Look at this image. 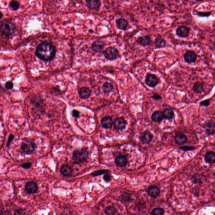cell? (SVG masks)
<instances>
[{
	"instance_id": "6da1fadb",
	"label": "cell",
	"mask_w": 215,
	"mask_h": 215,
	"mask_svg": "<svg viewBox=\"0 0 215 215\" xmlns=\"http://www.w3.org/2000/svg\"><path fill=\"white\" fill-rule=\"evenodd\" d=\"M56 52L55 47L52 43L44 42L37 46L35 55L40 60L44 62H49L54 58Z\"/></svg>"
},
{
	"instance_id": "7a4b0ae2",
	"label": "cell",
	"mask_w": 215,
	"mask_h": 215,
	"mask_svg": "<svg viewBox=\"0 0 215 215\" xmlns=\"http://www.w3.org/2000/svg\"><path fill=\"white\" fill-rule=\"evenodd\" d=\"M88 151L85 148L75 150L72 156L73 164H78L85 162L88 159Z\"/></svg>"
},
{
	"instance_id": "3957f363",
	"label": "cell",
	"mask_w": 215,
	"mask_h": 215,
	"mask_svg": "<svg viewBox=\"0 0 215 215\" xmlns=\"http://www.w3.org/2000/svg\"><path fill=\"white\" fill-rule=\"evenodd\" d=\"M1 34L6 37H9L16 30V26L12 22L6 20L2 22L1 24Z\"/></svg>"
},
{
	"instance_id": "277c9868",
	"label": "cell",
	"mask_w": 215,
	"mask_h": 215,
	"mask_svg": "<svg viewBox=\"0 0 215 215\" xmlns=\"http://www.w3.org/2000/svg\"><path fill=\"white\" fill-rule=\"evenodd\" d=\"M37 145L32 141L25 140L23 142L21 145V150L25 155H30L33 154L36 150Z\"/></svg>"
},
{
	"instance_id": "5b68a950",
	"label": "cell",
	"mask_w": 215,
	"mask_h": 215,
	"mask_svg": "<svg viewBox=\"0 0 215 215\" xmlns=\"http://www.w3.org/2000/svg\"><path fill=\"white\" fill-rule=\"evenodd\" d=\"M103 52L105 57L109 60H114L119 56L118 50L114 47H109Z\"/></svg>"
},
{
	"instance_id": "8992f818",
	"label": "cell",
	"mask_w": 215,
	"mask_h": 215,
	"mask_svg": "<svg viewBox=\"0 0 215 215\" xmlns=\"http://www.w3.org/2000/svg\"><path fill=\"white\" fill-rule=\"evenodd\" d=\"M106 43L102 40L97 39L95 40L91 45V48L93 51L96 53H101L103 52Z\"/></svg>"
},
{
	"instance_id": "52a82bcc",
	"label": "cell",
	"mask_w": 215,
	"mask_h": 215,
	"mask_svg": "<svg viewBox=\"0 0 215 215\" xmlns=\"http://www.w3.org/2000/svg\"><path fill=\"white\" fill-rule=\"evenodd\" d=\"M38 189L37 184L34 181H29L25 186V190L28 194L35 193L37 192Z\"/></svg>"
},
{
	"instance_id": "ba28073f",
	"label": "cell",
	"mask_w": 215,
	"mask_h": 215,
	"mask_svg": "<svg viewBox=\"0 0 215 215\" xmlns=\"http://www.w3.org/2000/svg\"><path fill=\"white\" fill-rule=\"evenodd\" d=\"M87 6L90 10L99 11L101 6L100 0H85Z\"/></svg>"
},
{
	"instance_id": "9c48e42d",
	"label": "cell",
	"mask_w": 215,
	"mask_h": 215,
	"mask_svg": "<svg viewBox=\"0 0 215 215\" xmlns=\"http://www.w3.org/2000/svg\"><path fill=\"white\" fill-rule=\"evenodd\" d=\"M159 80L156 75L153 74H148L145 78L146 84L150 87H155L158 84Z\"/></svg>"
},
{
	"instance_id": "30bf717a",
	"label": "cell",
	"mask_w": 215,
	"mask_h": 215,
	"mask_svg": "<svg viewBox=\"0 0 215 215\" xmlns=\"http://www.w3.org/2000/svg\"><path fill=\"white\" fill-rule=\"evenodd\" d=\"M184 57L186 62L190 63L196 61L197 58V56L193 51H188L185 53Z\"/></svg>"
},
{
	"instance_id": "8fae6325",
	"label": "cell",
	"mask_w": 215,
	"mask_h": 215,
	"mask_svg": "<svg viewBox=\"0 0 215 215\" xmlns=\"http://www.w3.org/2000/svg\"><path fill=\"white\" fill-rule=\"evenodd\" d=\"M126 121L123 118H118L115 120L113 125L114 128L117 130H122L126 127Z\"/></svg>"
},
{
	"instance_id": "7c38bea8",
	"label": "cell",
	"mask_w": 215,
	"mask_h": 215,
	"mask_svg": "<svg viewBox=\"0 0 215 215\" xmlns=\"http://www.w3.org/2000/svg\"><path fill=\"white\" fill-rule=\"evenodd\" d=\"M78 93L81 98L87 99L91 96V91L88 87H83L79 90Z\"/></svg>"
},
{
	"instance_id": "4fadbf2b",
	"label": "cell",
	"mask_w": 215,
	"mask_h": 215,
	"mask_svg": "<svg viewBox=\"0 0 215 215\" xmlns=\"http://www.w3.org/2000/svg\"><path fill=\"white\" fill-rule=\"evenodd\" d=\"M73 172V169L72 167L68 165H64L61 168V173L66 177H70L72 176Z\"/></svg>"
},
{
	"instance_id": "5bb4252c",
	"label": "cell",
	"mask_w": 215,
	"mask_h": 215,
	"mask_svg": "<svg viewBox=\"0 0 215 215\" xmlns=\"http://www.w3.org/2000/svg\"><path fill=\"white\" fill-rule=\"evenodd\" d=\"M116 27L118 29L121 30L125 31L128 27V22L127 20L123 18H119L116 21Z\"/></svg>"
},
{
	"instance_id": "9a60e30c",
	"label": "cell",
	"mask_w": 215,
	"mask_h": 215,
	"mask_svg": "<svg viewBox=\"0 0 215 215\" xmlns=\"http://www.w3.org/2000/svg\"><path fill=\"white\" fill-rule=\"evenodd\" d=\"M205 133L209 135H215V122L211 121L204 126Z\"/></svg>"
},
{
	"instance_id": "2e32d148",
	"label": "cell",
	"mask_w": 215,
	"mask_h": 215,
	"mask_svg": "<svg viewBox=\"0 0 215 215\" xmlns=\"http://www.w3.org/2000/svg\"><path fill=\"white\" fill-rule=\"evenodd\" d=\"M153 138V135L149 131H146L144 132L141 135L140 139L141 141L144 144L150 143Z\"/></svg>"
},
{
	"instance_id": "e0dca14e",
	"label": "cell",
	"mask_w": 215,
	"mask_h": 215,
	"mask_svg": "<svg viewBox=\"0 0 215 215\" xmlns=\"http://www.w3.org/2000/svg\"><path fill=\"white\" fill-rule=\"evenodd\" d=\"M190 29L185 26H180L177 29L176 33L178 36L181 37H186L188 36Z\"/></svg>"
},
{
	"instance_id": "ac0fdd59",
	"label": "cell",
	"mask_w": 215,
	"mask_h": 215,
	"mask_svg": "<svg viewBox=\"0 0 215 215\" xmlns=\"http://www.w3.org/2000/svg\"><path fill=\"white\" fill-rule=\"evenodd\" d=\"M101 123L104 128L109 129L112 126L113 121L111 117L110 116H106L101 119Z\"/></svg>"
},
{
	"instance_id": "d6986e66",
	"label": "cell",
	"mask_w": 215,
	"mask_h": 215,
	"mask_svg": "<svg viewBox=\"0 0 215 215\" xmlns=\"http://www.w3.org/2000/svg\"><path fill=\"white\" fill-rule=\"evenodd\" d=\"M151 41L150 37L147 36L140 37L136 40L137 43L143 46L150 45Z\"/></svg>"
},
{
	"instance_id": "ffe728a7",
	"label": "cell",
	"mask_w": 215,
	"mask_h": 215,
	"mask_svg": "<svg viewBox=\"0 0 215 215\" xmlns=\"http://www.w3.org/2000/svg\"><path fill=\"white\" fill-rule=\"evenodd\" d=\"M115 163L117 166L124 167L126 166L127 164V159L124 156H118L116 158Z\"/></svg>"
},
{
	"instance_id": "44dd1931",
	"label": "cell",
	"mask_w": 215,
	"mask_h": 215,
	"mask_svg": "<svg viewBox=\"0 0 215 215\" xmlns=\"http://www.w3.org/2000/svg\"><path fill=\"white\" fill-rule=\"evenodd\" d=\"M166 46V41L161 36H159L156 38L155 41V49H161Z\"/></svg>"
},
{
	"instance_id": "7402d4cb",
	"label": "cell",
	"mask_w": 215,
	"mask_h": 215,
	"mask_svg": "<svg viewBox=\"0 0 215 215\" xmlns=\"http://www.w3.org/2000/svg\"><path fill=\"white\" fill-rule=\"evenodd\" d=\"M192 90L197 93H201L204 90V82H197L193 85Z\"/></svg>"
},
{
	"instance_id": "603a6c76",
	"label": "cell",
	"mask_w": 215,
	"mask_h": 215,
	"mask_svg": "<svg viewBox=\"0 0 215 215\" xmlns=\"http://www.w3.org/2000/svg\"><path fill=\"white\" fill-rule=\"evenodd\" d=\"M205 161L206 163L212 164L215 163V153L213 151H209L205 154Z\"/></svg>"
},
{
	"instance_id": "cb8c5ba5",
	"label": "cell",
	"mask_w": 215,
	"mask_h": 215,
	"mask_svg": "<svg viewBox=\"0 0 215 215\" xmlns=\"http://www.w3.org/2000/svg\"><path fill=\"white\" fill-rule=\"evenodd\" d=\"M147 193L151 197L155 198L159 195L160 190L156 186H151L148 188Z\"/></svg>"
},
{
	"instance_id": "d4e9b609",
	"label": "cell",
	"mask_w": 215,
	"mask_h": 215,
	"mask_svg": "<svg viewBox=\"0 0 215 215\" xmlns=\"http://www.w3.org/2000/svg\"><path fill=\"white\" fill-rule=\"evenodd\" d=\"M175 140L177 144L183 145L186 143L188 140V138L185 135L182 133H180L176 135Z\"/></svg>"
},
{
	"instance_id": "484cf974",
	"label": "cell",
	"mask_w": 215,
	"mask_h": 215,
	"mask_svg": "<svg viewBox=\"0 0 215 215\" xmlns=\"http://www.w3.org/2000/svg\"><path fill=\"white\" fill-rule=\"evenodd\" d=\"M151 118L154 122H160L162 121L164 116L163 112L160 111H156L153 113Z\"/></svg>"
},
{
	"instance_id": "4316f807",
	"label": "cell",
	"mask_w": 215,
	"mask_h": 215,
	"mask_svg": "<svg viewBox=\"0 0 215 215\" xmlns=\"http://www.w3.org/2000/svg\"><path fill=\"white\" fill-rule=\"evenodd\" d=\"M163 115H164V118L165 119H171L173 118L174 116V112L173 110L171 109H165L163 112Z\"/></svg>"
},
{
	"instance_id": "83f0119b",
	"label": "cell",
	"mask_w": 215,
	"mask_h": 215,
	"mask_svg": "<svg viewBox=\"0 0 215 215\" xmlns=\"http://www.w3.org/2000/svg\"><path fill=\"white\" fill-rule=\"evenodd\" d=\"M202 176L200 174L196 173L191 178V181L194 184H201L202 183Z\"/></svg>"
},
{
	"instance_id": "f1b7e54d",
	"label": "cell",
	"mask_w": 215,
	"mask_h": 215,
	"mask_svg": "<svg viewBox=\"0 0 215 215\" xmlns=\"http://www.w3.org/2000/svg\"><path fill=\"white\" fill-rule=\"evenodd\" d=\"M102 89L105 93H109L113 90V87L109 83L106 82L103 85Z\"/></svg>"
},
{
	"instance_id": "f546056e",
	"label": "cell",
	"mask_w": 215,
	"mask_h": 215,
	"mask_svg": "<svg viewBox=\"0 0 215 215\" xmlns=\"http://www.w3.org/2000/svg\"><path fill=\"white\" fill-rule=\"evenodd\" d=\"M105 213L107 215H115L117 213V210L113 206H108L105 209Z\"/></svg>"
},
{
	"instance_id": "4dcf8cb0",
	"label": "cell",
	"mask_w": 215,
	"mask_h": 215,
	"mask_svg": "<svg viewBox=\"0 0 215 215\" xmlns=\"http://www.w3.org/2000/svg\"><path fill=\"white\" fill-rule=\"evenodd\" d=\"M165 211L164 209L161 208H155L150 213L151 215H162L164 214Z\"/></svg>"
},
{
	"instance_id": "1f68e13d",
	"label": "cell",
	"mask_w": 215,
	"mask_h": 215,
	"mask_svg": "<svg viewBox=\"0 0 215 215\" xmlns=\"http://www.w3.org/2000/svg\"><path fill=\"white\" fill-rule=\"evenodd\" d=\"M10 6L13 10L16 11L20 8V4L17 1L12 0L10 2Z\"/></svg>"
},
{
	"instance_id": "d6a6232c",
	"label": "cell",
	"mask_w": 215,
	"mask_h": 215,
	"mask_svg": "<svg viewBox=\"0 0 215 215\" xmlns=\"http://www.w3.org/2000/svg\"><path fill=\"white\" fill-rule=\"evenodd\" d=\"M109 172V170H101L96 171L91 173V175L94 176H99L102 174H105Z\"/></svg>"
},
{
	"instance_id": "836d02e7",
	"label": "cell",
	"mask_w": 215,
	"mask_h": 215,
	"mask_svg": "<svg viewBox=\"0 0 215 215\" xmlns=\"http://www.w3.org/2000/svg\"><path fill=\"white\" fill-rule=\"evenodd\" d=\"M26 214L25 210L22 208L16 209L14 211V215H26Z\"/></svg>"
},
{
	"instance_id": "e575fe53",
	"label": "cell",
	"mask_w": 215,
	"mask_h": 215,
	"mask_svg": "<svg viewBox=\"0 0 215 215\" xmlns=\"http://www.w3.org/2000/svg\"><path fill=\"white\" fill-rule=\"evenodd\" d=\"M179 148L185 151H191V150H195V148L192 146H182V147H179Z\"/></svg>"
},
{
	"instance_id": "d590c367",
	"label": "cell",
	"mask_w": 215,
	"mask_h": 215,
	"mask_svg": "<svg viewBox=\"0 0 215 215\" xmlns=\"http://www.w3.org/2000/svg\"><path fill=\"white\" fill-rule=\"evenodd\" d=\"M210 104V99H206L204 101H201L199 103L200 106H202L207 107Z\"/></svg>"
},
{
	"instance_id": "8d00e7d4",
	"label": "cell",
	"mask_w": 215,
	"mask_h": 215,
	"mask_svg": "<svg viewBox=\"0 0 215 215\" xmlns=\"http://www.w3.org/2000/svg\"><path fill=\"white\" fill-rule=\"evenodd\" d=\"M32 164L31 162H28L23 164L20 166L23 168H24V169H28L30 168L32 166Z\"/></svg>"
},
{
	"instance_id": "74e56055",
	"label": "cell",
	"mask_w": 215,
	"mask_h": 215,
	"mask_svg": "<svg viewBox=\"0 0 215 215\" xmlns=\"http://www.w3.org/2000/svg\"><path fill=\"white\" fill-rule=\"evenodd\" d=\"M14 136L13 134H10L8 137V139L7 142L6 143V147H8L12 142V141L14 139Z\"/></svg>"
},
{
	"instance_id": "f35d334b",
	"label": "cell",
	"mask_w": 215,
	"mask_h": 215,
	"mask_svg": "<svg viewBox=\"0 0 215 215\" xmlns=\"http://www.w3.org/2000/svg\"><path fill=\"white\" fill-rule=\"evenodd\" d=\"M13 83L12 82L8 81L6 83L5 85V87L6 89L10 90L13 88Z\"/></svg>"
},
{
	"instance_id": "ab89813d",
	"label": "cell",
	"mask_w": 215,
	"mask_h": 215,
	"mask_svg": "<svg viewBox=\"0 0 215 215\" xmlns=\"http://www.w3.org/2000/svg\"><path fill=\"white\" fill-rule=\"evenodd\" d=\"M72 115L73 117L78 118L80 117V112L77 110H73L72 111Z\"/></svg>"
},
{
	"instance_id": "60d3db41",
	"label": "cell",
	"mask_w": 215,
	"mask_h": 215,
	"mask_svg": "<svg viewBox=\"0 0 215 215\" xmlns=\"http://www.w3.org/2000/svg\"><path fill=\"white\" fill-rule=\"evenodd\" d=\"M111 174L107 173L105 174V175H104V177H103V178H104V180L106 182H109L111 181Z\"/></svg>"
},
{
	"instance_id": "b9f144b4",
	"label": "cell",
	"mask_w": 215,
	"mask_h": 215,
	"mask_svg": "<svg viewBox=\"0 0 215 215\" xmlns=\"http://www.w3.org/2000/svg\"><path fill=\"white\" fill-rule=\"evenodd\" d=\"M211 14V12H198V15L202 17H207Z\"/></svg>"
},
{
	"instance_id": "7bdbcfd3",
	"label": "cell",
	"mask_w": 215,
	"mask_h": 215,
	"mask_svg": "<svg viewBox=\"0 0 215 215\" xmlns=\"http://www.w3.org/2000/svg\"><path fill=\"white\" fill-rule=\"evenodd\" d=\"M152 98L156 100H160L161 99V96L157 94H153L152 96Z\"/></svg>"
},
{
	"instance_id": "ee69618b",
	"label": "cell",
	"mask_w": 215,
	"mask_h": 215,
	"mask_svg": "<svg viewBox=\"0 0 215 215\" xmlns=\"http://www.w3.org/2000/svg\"><path fill=\"white\" fill-rule=\"evenodd\" d=\"M1 215H9V214H11V212L10 211H8V210H6V211H1Z\"/></svg>"
},
{
	"instance_id": "f6af8a7d",
	"label": "cell",
	"mask_w": 215,
	"mask_h": 215,
	"mask_svg": "<svg viewBox=\"0 0 215 215\" xmlns=\"http://www.w3.org/2000/svg\"><path fill=\"white\" fill-rule=\"evenodd\" d=\"M1 18H2V17H3V14H2V13H1Z\"/></svg>"
},
{
	"instance_id": "bcb514c9",
	"label": "cell",
	"mask_w": 215,
	"mask_h": 215,
	"mask_svg": "<svg viewBox=\"0 0 215 215\" xmlns=\"http://www.w3.org/2000/svg\"><path fill=\"white\" fill-rule=\"evenodd\" d=\"M90 32H93V31H92V30H90Z\"/></svg>"
},
{
	"instance_id": "7dc6e473",
	"label": "cell",
	"mask_w": 215,
	"mask_h": 215,
	"mask_svg": "<svg viewBox=\"0 0 215 215\" xmlns=\"http://www.w3.org/2000/svg\"><path fill=\"white\" fill-rule=\"evenodd\" d=\"M197 1H204V0H197Z\"/></svg>"
}]
</instances>
